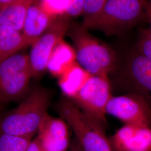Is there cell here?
<instances>
[{
  "label": "cell",
  "instance_id": "cell-25",
  "mask_svg": "<svg viewBox=\"0 0 151 151\" xmlns=\"http://www.w3.org/2000/svg\"><path fill=\"white\" fill-rule=\"evenodd\" d=\"M145 10H146V15L151 16V5L149 2H147Z\"/></svg>",
  "mask_w": 151,
  "mask_h": 151
},
{
  "label": "cell",
  "instance_id": "cell-11",
  "mask_svg": "<svg viewBox=\"0 0 151 151\" xmlns=\"http://www.w3.org/2000/svg\"><path fill=\"white\" fill-rule=\"evenodd\" d=\"M127 74L135 93L144 97L151 106V61L136 52L127 65Z\"/></svg>",
  "mask_w": 151,
  "mask_h": 151
},
{
  "label": "cell",
  "instance_id": "cell-10",
  "mask_svg": "<svg viewBox=\"0 0 151 151\" xmlns=\"http://www.w3.org/2000/svg\"><path fill=\"white\" fill-rule=\"evenodd\" d=\"M109 139L113 151H151V128L124 124Z\"/></svg>",
  "mask_w": 151,
  "mask_h": 151
},
{
  "label": "cell",
  "instance_id": "cell-28",
  "mask_svg": "<svg viewBox=\"0 0 151 151\" xmlns=\"http://www.w3.org/2000/svg\"><path fill=\"white\" fill-rule=\"evenodd\" d=\"M150 2V5H151V1H150V2Z\"/></svg>",
  "mask_w": 151,
  "mask_h": 151
},
{
  "label": "cell",
  "instance_id": "cell-15",
  "mask_svg": "<svg viewBox=\"0 0 151 151\" xmlns=\"http://www.w3.org/2000/svg\"><path fill=\"white\" fill-rule=\"evenodd\" d=\"M34 2V0H15L0 11V25L22 32L28 9Z\"/></svg>",
  "mask_w": 151,
  "mask_h": 151
},
{
  "label": "cell",
  "instance_id": "cell-20",
  "mask_svg": "<svg viewBox=\"0 0 151 151\" xmlns=\"http://www.w3.org/2000/svg\"><path fill=\"white\" fill-rule=\"evenodd\" d=\"M137 51L151 61V30L150 29H141L137 44Z\"/></svg>",
  "mask_w": 151,
  "mask_h": 151
},
{
  "label": "cell",
  "instance_id": "cell-2",
  "mask_svg": "<svg viewBox=\"0 0 151 151\" xmlns=\"http://www.w3.org/2000/svg\"><path fill=\"white\" fill-rule=\"evenodd\" d=\"M72 41L77 62L91 75H108L115 69L116 55L82 24L71 22L67 34Z\"/></svg>",
  "mask_w": 151,
  "mask_h": 151
},
{
  "label": "cell",
  "instance_id": "cell-26",
  "mask_svg": "<svg viewBox=\"0 0 151 151\" xmlns=\"http://www.w3.org/2000/svg\"><path fill=\"white\" fill-rule=\"evenodd\" d=\"M146 16H147L148 19V20H149V22H150V25H151L150 29H151V16H149V15H146Z\"/></svg>",
  "mask_w": 151,
  "mask_h": 151
},
{
  "label": "cell",
  "instance_id": "cell-16",
  "mask_svg": "<svg viewBox=\"0 0 151 151\" xmlns=\"http://www.w3.org/2000/svg\"><path fill=\"white\" fill-rule=\"evenodd\" d=\"M29 45L22 32L0 25V62Z\"/></svg>",
  "mask_w": 151,
  "mask_h": 151
},
{
  "label": "cell",
  "instance_id": "cell-3",
  "mask_svg": "<svg viewBox=\"0 0 151 151\" xmlns=\"http://www.w3.org/2000/svg\"><path fill=\"white\" fill-rule=\"evenodd\" d=\"M57 110L75 134L83 151H113L105 132V125L87 115L67 97H63Z\"/></svg>",
  "mask_w": 151,
  "mask_h": 151
},
{
  "label": "cell",
  "instance_id": "cell-9",
  "mask_svg": "<svg viewBox=\"0 0 151 151\" xmlns=\"http://www.w3.org/2000/svg\"><path fill=\"white\" fill-rule=\"evenodd\" d=\"M42 151H67L70 147L69 126L62 118L46 114L35 137Z\"/></svg>",
  "mask_w": 151,
  "mask_h": 151
},
{
  "label": "cell",
  "instance_id": "cell-23",
  "mask_svg": "<svg viewBox=\"0 0 151 151\" xmlns=\"http://www.w3.org/2000/svg\"><path fill=\"white\" fill-rule=\"evenodd\" d=\"M68 151H83L78 142L75 138L73 139L72 143L70 144Z\"/></svg>",
  "mask_w": 151,
  "mask_h": 151
},
{
  "label": "cell",
  "instance_id": "cell-24",
  "mask_svg": "<svg viewBox=\"0 0 151 151\" xmlns=\"http://www.w3.org/2000/svg\"><path fill=\"white\" fill-rule=\"evenodd\" d=\"M15 0H0V11L4 10L11 4L14 2Z\"/></svg>",
  "mask_w": 151,
  "mask_h": 151
},
{
  "label": "cell",
  "instance_id": "cell-12",
  "mask_svg": "<svg viewBox=\"0 0 151 151\" xmlns=\"http://www.w3.org/2000/svg\"><path fill=\"white\" fill-rule=\"evenodd\" d=\"M54 20L40 8L38 1H35L28 9L22 31L30 45L43 34Z\"/></svg>",
  "mask_w": 151,
  "mask_h": 151
},
{
  "label": "cell",
  "instance_id": "cell-18",
  "mask_svg": "<svg viewBox=\"0 0 151 151\" xmlns=\"http://www.w3.org/2000/svg\"><path fill=\"white\" fill-rule=\"evenodd\" d=\"M71 0H40L38 1L40 8L49 17L56 19L65 16Z\"/></svg>",
  "mask_w": 151,
  "mask_h": 151
},
{
  "label": "cell",
  "instance_id": "cell-1",
  "mask_svg": "<svg viewBox=\"0 0 151 151\" xmlns=\"http://www.w3.org/2000/svg\"><path fill=\"white\" fill-rule=\"evenodd\" d=\"M48 91L41 87L30 90L19 105L0 117V133L32 138L47 113Z\"/></svg>",
  "mask_w": 151,
  "mask_h": 151
},
{
  "label": "cell",
  "instance_id": "cell-27",
  "mask_svg": "<svg viewBox=\"0 0 151 151\" xmlns=\"http://www.w3.org/2000/svg\"><path fill=\"white\" fill-rule=\"evenodd\" d=\"M1 104H0V117L2 116V108H1Z\"/></svg>",
  "mask_w": 151,
  "mask_h": 151
},
{
  "label": "cell",
  "instance_id": "cell-5",
  "mask_svg": "<svg viewBox=\"0 0 151 151\" xmlns=\"http://www.w3.org/2000/svg\"><path fill=\"white\" fill-rule=\"evenodd\" d=\"M32 78L29 57L16 53L0 62V104L24 99Z\"/></svg>",
  "mask_w": 151,
  "mask_h": 151
},
{
  "label": "cell",
  "instance_id": "cell-22",
  "mask_svg": "<svg viewBox=\"0 0 151 151\" xmlns=\"http://www.w3.org/2000/svg\"><path fill=\"white\" fill-rule=\"evenodd\" d=\"M26 151H42L38 140L35 137L30 142Z\"/></svg>",
  "mask_w": 151,
  "mask_h": 151
},
{
  "label": "cell",
  "instance_id": "cell-21",
  "mask_svg": "<svg viewBox=\"0 0 151 151\" xmlns=\"http://www.w3.org/2000/svg\"><path fill=\"white\" fill-rule=\"evenodd\" d=\"M85 0H71L68 6L65 17L71 20L82 15Z\"/></svg>",
  "mask_w": 151,
  "mask_h": 151
},
{
  "label": "cell",
  "instance_id": "cell-13",
  "mask_svg": "<svg viewBox=\"0 0 151 151\" xmlns=\"http://www.w3.org/2000/svg\"><path fill=\"white\" fill-rule=\"evenodd\" d=\"M92 76L77 62L58 79V85L65 97L72 100Z\"/></svg>",
  "mask_w": 151,
  "mask_h": 151
},
{
  "label": "cell",
  "instance_id": "cell-19",
  "mask_svg": "<svg viewBox=\"0 0 151 151\" xmlns=\"http://www.w3.org/2000/svg\"><path fill=\"white\" fill-rule=\"evenodd\" d=\"M107 0H85L82 16V24L96 17L103 11Z\"/></svg>",
  "mask_w": 151,
  "mask_h": 151
},
{
  "label": "cell",
  "instance_id": "cell-6",
  "mask_svg": "<svg viewBox=\"0 0 151 151\" xmlns=\"http://www.w3.org/2000/svg\"><path fill=\"white\" fill-rule=\"evenodd\" d=\"M112 96L108 76L92 75L71 101L83 112L105 125L106 108Z\"/></svg>",
  "mask_w": 151,
  "mask_h": 151
},
{
  "label": "cell",
  "instance_id": "cell-17",
  "mask_svg": "<svg viewBox=\"0 0 151 151\" xmlns=\"http://www.w3.org/2000/svg\"><path fill=\"white\" fill-rule=\"evenodd\" d=\"M32 138L0 133V151H26Z\"/></svg>",
  "mask_w": 151,
  "mask_h": 151
},
{
  "label": "cell",
  "instance_id": "cell-4",
  "mask_svg": "<svg viewBox=\"0 0 151 151\" xmlns=\"http://www.w3.org/2000/svg\"><path fill=\"white\" fill-rule=\"evenodd\" d=\"M147 4L141 0H107L96 17L81 24L88 30H99L107 36L121 35L139 22Z\"/></svg>",
  "mask_w": 151,
  "mask_h": 151
},
{
  "label": "cell",
  "instance_id": "cell-7",
  "mask_svg": "<svg viewBox=\"0 0 151 151\" xmlns=\"http://www.w3.org/2000/svg\"><path fill=\"white\" fill-rule=\"evenodd\" d=\"M71 20L65 16L55 19L48 29L32 44L29 55L32 78H40L47 70L49 60L57 44L63 39Z\"/></svg>",
  "mask_w": 151,
  "mask_h": 151
},
{
  "label": "cell",
  "instance_id": "cell-8",
  "mask_svg": "<svg viewBox=\"0 0 151 151\" xmlns=\"http://www.w3.org/2000/svg\"><path fill=\"white\" fill-rule=\"evenodd\" d=\"M106 113L124 124L151 128V106L144 97L135 93L112 96L109 101Z\"/></svg>",
  "mask_w": 151,
  "mask_h": 151
},
{
  "label": "cell",
  "instance_id": "cell-14",
  "mask_svg": "<svg viewBox=\"0 0 151 151\" xmlns=\"http://www.w3.org/2000/svg\"><path fill=\"white\" fill-rule=\"evenodd\" d=\"M76 62L75 49L62 39L54 48L49 60L47 70L58 78Z\"/></svg>",
  "mask_w": 151,
  "mask_h": 151
}]
</instances>
